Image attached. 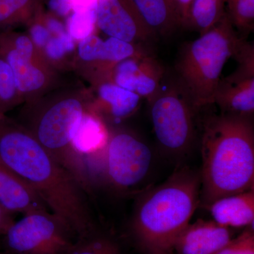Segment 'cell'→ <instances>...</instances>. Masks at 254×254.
I'll list each match as a JSON object with an SVG mask.
<instances>
[{
    "label": "cell",
    "instance_id": "obj_10",
    "mask_svg": "<svg viewBox=\"0 0 254 254\" xmlns=\"http://www.w3.org/2000/svg\"><path fill=\"white\" fill-rule=\"evenodd\" d=\"M95 14V25L109 38L144 46L156 37L131 0H98Z\"/></svg>",
    "mask_w": 254,
    "mask_h": 254
},
{
    "label": "cell",
    "instance_id": "obj_17",
    "mask_svg": "<svg viewBox=\"0 0 254 254\" xmlns=\"http://www.w3.org/2000/svg\"><path fill=\"white\" fill-rule=\"evenodd\" d=\"M138 14L156 36H168L180 27L171 0H131Z\"/></svg>",
    "mask_w": 254,
    "mask_h": 254
},
{
    "label": "cell",
    "instance_id": "obj_3",
    "mask_svg": "<svg viewBox=\"0 0 254 254\" xmlns=\"http://www.w3.org/2000/svg\"><path fill=\"white\" fill-rule=\"evenodd\" d=\"M200 173L179 166L163 183L138 198L131 233L143 254H173L177 239L200 203Z\"/></svg>",
    "mask_w": 254,
    "mask_h": 254
},
{
    "label": "cell",
    "instance_id": "obj_31",
    "mask_svg": "<svg viewBox=\"0 0 254 254\" xmlns=\"http://www.w3.org/2000/svg\"><path fill=\"white\" fill-rule=\"evenodd\" d=\"M13 214L0 205V235H4L14 224Z\"/></svg>",
    "mask_w": 254,
    "mask_h": 254
},
{
    "label": "cell",
    "instance_id": "obj_2",
    "mask_svg": "<svg viewBox=\"0 0 254 254\" xmlns=\"http://www.w3.org/2000/svg\"><path fill=\"white\" fill-rule=\"evenodd\" d=\"M200 203L254 189V128L251 117H208L201 133Z\"/></svg>",
    "mask_w": 254,
    "mask_h": 254
},
{
    "label": "cell",
    "instance_id": "obj_33",
    "mask_svg": "<svg viewBox=\"0 0 254 254\" xmlns=\"http://www.w3.org/2000/svg\"><path fill=\"white\" fill-rule=\"evenodd\" d=\"M98 0H69L71 11H80L95 7Z\"/></svg>",
    "mask_w": 254,
    "mask_h": 254
},
{
    "label": "cell",
    "instance_id": "obj_20",
    "mask_svg": "<svg viewBox=\"0 0 254 254\" xmlns=\"http://www.w3.org/2000/svg\"><path fill=\"white\" fill-rule=\"evenodd\" d=\"M42 0H0V31L28 21L36 15Z\"/></svg>",
    "mask_w": 254,
    "mask_h": 254
},
{
    "label": "cell",
    "instance_id": "obj_25",
    "mask_svg": "<svg viewBox=\"0 0 254 254\" xmlns=\"http://www.w3.org/2000/svg\"><path fill=\"white\" fill-rule=\"evenodd\" d=\"M78 53L82 61L95 64L98 67L100 75L101 74L107 58L105 41L92 34L79 42Z\"/></svg>",
    "mask_w": 254,
    "mask_h": 254
},
{
    "label": "cell",
    "instance_id": "obj_8",
    "mask_svg": "<svg viewBox=\"0 0 254 254\" xmlns=\"http://www.w3.org/2000/svg\"><path fill=\"white\" fill-rule=\"evenodd\" d=\"M6 252L13 254H66L77 237L49 210L26 214L4 235Z\"/></svg>",
    "mask_w": 254,
    "mask_h": 254
},
{
    "label": "cell",
    "instance_id": "obj_22",
    "mask_svg": "<svg viewBox=\"0 0 254 254\" xmlns=\"http://www.w3.org/2000/svg\"><path fill=\"white\" fill-rule=\"evenodd\" d=\"M66 254H121L118 246L107 237L92 232L76 240Z\"/></svg>",
    "mask_w": 254,
    "mask_h": 254
},
{
    "label": "cell",
    "instance_id": "obj_7",
    "mask_svg": "<svg viewBox=\"0 0 254 254\" xmlns=\"http://www.w3.org/2000/svg\"><path fill=\"white\" fill-rule=\"evenodd\" d=\"M103 153L105 178L122 193L141 191L140 187L149 177L153 154L143 139L128 130L109 132Z\"/></svg>",
    "mask_w": 254,
    "mask_h": 254
},
{
    "label": "cell",
    "instance_id": "obj_15",
    "mask_svg": "<svg viewBox=\"0 0 254 254\" xmlns=\"http://www.w3.org/2000/svg\"><path fill=\"white\" fill-rule=\"evenodd\" d=\"M208 208L214 221L222 226H251L254 220V190L218 198Z\"/></svg>",
    "mask_w": 254,
    "mask_h": 254
},
{
    "label": "cell",
    "instance_id": "obj_5",
    "mask_svg": "<svg viewBox=\"0 0 254 254\" xmlns=\"http://www.w3.org/2000/svg\"><path fill=\"white\" fill-rule=\"evenodd\" d=\"M86 112L81 98L61 97L38 110L31 127L26 128L88 190L90 182L85 164L76 156L72 148L73 137Z\"/></svg>",
    "mask_w": 254,
    "mask_h": 254
},
{
    "label": "cell",
    "instance_id": "obj_13",
    "mask_svg": "<svg viewBox=\"0 0 254 254\" xmlns=\"http://www.w3.org/2000/svg\"><path fill=\"white\" fill-rule=\"evenodd\" d=\"M34 53L16 50L0 32V58L11 68L20 95L33 94L43 90L48 83L46 69L36 63Z\"/></svg>",
    "mask_w": 254,
    "mask_h": 254
},
{
    "label": "cell",
    "instance_id": "obj_16",
    "mask_svg": "<svg viewBox=\"0 0 254 254\" xmlns=\"http://www.w3.org/2000/svg\"><path fill=\"white\" fill-rule=\"evenodd\" d=\"M98 108L102 115L118 124L136 113L142 98L111 81L98 83Z\"/></svg>",
    "mask_w": 254,
    "mask_h": 254
},
{
    "label": "cell",
    "instance_id": "obj_30",
    "mask_svg": "<svg viewBox=\"0 0 254 254\" xmlns=\"http://www.w3.org/2000/svg\"><path fill=\"white\" fill-rule=\"evenodd\" d=\"M48 7L53 12L62 17L68 16L72 11L69 0H49Z\"/></svg>",
    "mask_w": 254,
    "mask_h": 254
},
{
    "label": "cell",
    "instance_id": "obj_9",
    "mask_svg": "<svg viewBox=\"0 0 254 254\" xmlns=\"http://www.w3.org/2000/svg\"><path fill=\"white\" fill-rule=\"evenodd\" d=\"M239 65L231 74L221 78L213 104L220 113L251 117L254 113V46L246 41L235 57Z\"/></svg>",
    "mask_w": 254,
    "mask_h": 254
},
{
    "label": "cell",
    "instance_id": "obj_26",
    "mask_svg": "<svg viewBox=\"0 0 254 254\" xmlns=\"http://www.w3.org/2000/svg\"><path fill=\"white\" fill-rule=\"evenodd\" d=\"M215 254H254L253 227H247L245 231L225 245Z\"/></svg>",
    "mask_w": 254,
    "mask_h": 254
},
{
    "label": "cell",
    "instance_id": "obj_12",
    "mask_svg": "<svg viewBox=\"0 0 254 254\" xmlns=\"http://www.w3.org/2000/svg\"><path fill=\"white\" fill-rule=\"evenodd\" d=\"M232 239L231 229L211 220H198L188 226L177 239L178 254H215Z\"/></svg>",
    "mask_w": 254,
    "mask_h": 254
},
{
    "label": "cell",
    "instance_id": "obj_4",
    "mask_svg": "<svg viewBox=\"0 0 254 254\" xmlns=\"http://www.w3.org/2000/svg\"><path fill=\"white\" fill-rule=\"evenodd\" d=\"M245 41L225 11L213 27L182 47L175 64L177 80L197 109L213 104L225 64L235 58Z\"/></svg>",
    "mask_w": 254,
    "mask_h": 254
},
{
    "label": "cell",
    "instance_id": "obj_28",
    "mask_svg": "<svg viewBox=\"0 0 254 254\" xmlns=\"http://www.w3.org/2000/svg\"><path fill=\"white\" fill-rule=\"evenodd\" d=\"M30 35V38L34 46L39 48H44L53 36L46 26L40 23H35L31 26Z\"/></svg>",
    "mask_w": 254,
    "mask_h": 254
},
{
    "label": "cell",
    "instance_id": "obj_14",
    "mask_svg": "<svg viewBox=\"0 0 254 254\" xmlns=\"http://www.w3.org/2000/svg\"><path fill=\"white\" fill-rule=\"evenodd\" d=\"M0 205L23 215L50 210L34 189L0 158Z\"/></svg>",
    "mask_w": 254,
    "mask_h": 254
},
{
    "label": "cell",
    "instance_id": "obj_21",
    "mask_svg": "<svg viewBox=\"0 0 254 254\" xmlns=\"http://www.w3.org/2000/svg\"><path fill=\"white\" fill-rule=\"evenodd\" d=\"M226 11L239 33L247 34L254 27V0H226Z\"/></svg>",
    "mask_w": 254,
    "mask_h": 254
},
{
    "label": "cell",
    "instance_id": "obj_19",
    "mask_svg": "<svg viewBox=\"0 0 254 254\" xmlns=\"http://www.w3.org/2000/svg\"><path fill=\"white\" fill-rule=\"evenodd\" d=\"M226 0H193L189 28L203 34L213 27L225 14Z\"/></svg>",
    "mask_w": 254,
    "mask_h": 254
},
{
    "label": "cell",
    "instance_id": "obj_6",
    "mask_svg": "<svg viewBox=\"0 0 254 254\" xmlns=\"http://www.w3.org/2000/svg\"><path fill=\"white\" fill-rule=\"evenodd\" d=\"M153 131L160 149L169 158L180 161L194 143L195 108L190 95L175 81L162 85L149 103Z\"/></svg>",
    "mask_w": 254,
    "mask_h": 254
},
{
    "label": "cell",
    "instance_id": "obj_29",
    "mask_svg": "<svg viewBox=\"0 0 254 254\" xmlns=\"http://www.w3.org/2000/svg\"><path fill=\"white\" fill-rule=\"evenodd\" d=\"M193 0H171L178 17L180 27L188 28L190 7Z\"/></svg>",
    "mask_w": 254,
    "mask_h": 254
},
{
    "label": "cell",
    "instance_id": "obj_18",
    "mask_svg": "<svg viewBox=\"0 0 254 254\" xmlns=\"http://www.w3.org/2000/svg\"><path fill=\"white\" fill-rule=\"evenodd\" d=\"M108 136L109 131L103 120L94 113L86 111L73 138V151L83 163V155H92L103 150Z\"/></svg>",
    "mask_w": 254,
    "mask_h": 254
},
{
    "label": "cell",
    "instance_id": "obj_24",
    "mask_svg": "<svg viewBox=\"0 0 254 254\" xmlns=\"http://www.w3.org/2000/svg\"><path fill=\"white\" fill-rule=\"evenodd\" d=\"M95 26V7L71 11L66 21V31L74 41H81L93 34Z\"/></svg>",
    "mask_w": 254,
    "mask_h": 254
},
{
    "label": "cell",
    "instance_id": "obj_27",
    "mask_svg": "<svg viewBox=\"0 0 254 254\" xmlns=\"http://www.w3.org/2000/svg\"><path fill=\"white\" fill-rule=\"evenodd\" d=\"M44 50L49 59L57 61L75 50V41L66 31L59 36H52Z\"/></svg>",
    "mask_w": 254,
    "mask_h": 254
},
{
    "label": "cell",
    "instance_id": "obj_32",
    "mask_svg": "<svg viewBox=\"0 0 254 254\" xmlns=\"http://www.w3.org/2000/svg\"><path fill=\"white\" fill-rule=\"evenodd\" d=\"M45 26L53 36H59L67 31L63 23L53 17L47 18Z\"/></svg>",
    "mask_w": 254,
    "mask_h": 254
},
{
    "label": "cell",
    "instance_id": "obj_23",
    "mask_svg": "<svg viewBox=\"0 0 254 254\" xmlns=\"http://www.w3.org/2000/svg\"><path fill=\"white\" fill-rule=\"evenodd\" d=\"M20 99L12 71L9 64L0 58V115L14 108Z\"/></svg>",
    "mask_w": 254,
    "mask_h": 254
},
{
    "label": "cell",
    "instance_id": "obj_34",
    "mask_svg": "<svg viewBox=\"0 0 254 254\" xmlns=\"http://www.w3.org/2000/svg\"><path fill=\"white\" fill-rule=\"evenodd\" d=\"M0 254H13L11 253H9V252H0Z\"/></svg>",
    "mask_w": 254,
    "mask_h": 254
},
{
    "label": "cell",
    "instance_id": "obj_11",
    "mask_svg": "<svg viewBox=\"0 0 254 254\" xmlns=\"http://www.w3.org/2000/svg\"><path fill=\"white\" fill-rule=\"evenodd\" d=\"M165 71L161 63L149 53L120 62L108 81L136 93L149 103L161 88Z\"/></svg>",
    "mask_w": 254,
    "mask_h": 254
},
{
    "label": "cell",
    "instance_id": "obj_1",
    "mask_svg": "<svg viewBox=\"0 0 254 254\" xmlns=\"http://www.w3.org/2000/svg\"><path fill=\"white\" fill-rule=\"evenodd\" d=\"M0 158L28 182L76 237L95 231L86 190L26 127L0 115Z\"/></svg>",
    "mask_w": 254,
    "mask_h": 254
}]
</instances>
